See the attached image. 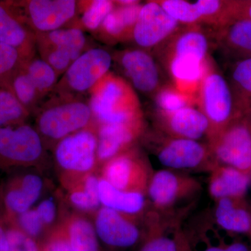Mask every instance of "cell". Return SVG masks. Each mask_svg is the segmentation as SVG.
I'll list each match as a JSON object with an SVG mask.
<instances>
[{"mask_svg": "<svg viewBox=\"0 0 251 251\" xmlns=\"http://www.w3.org/2000/svg\"><path fill=\"white\" fill-rule=\"evenodd\" d=\"M14 226H17L25 233L33 238L41 233L44 225L36 209H30L20 214Z\"/></svg>", "mask_w": 251, "mask_h": 251, "instance_id": "cell-38", "label": "cell"}, {"mask_svg": "<svg viewBox=\"0 0 251 251\" xmlns=\"http://www.w3.org/2000/svg\"><path fill=\"white\" fill-rule=\"evenodd\" d=\"M28 59L19 50L0 43V82H9Z\"/></svg>", "mask_w": 251, "mask_h": 251, "instance_id": "cell-36", "label": "cell"}, {"mask_svg": "<svg viewBox=\"0 0 251 251\" xmlns=\"http://www.w3.org/2000/svg\"><path fill=\"white\" fill-rule=\"evenodd\" d=\"M249 234H250V236H251V229L250 232H249Z\"/></svg>", "mask_w": 251, "mask_h": 251, "instance_id": "cell-46", "label": "cell"}, {"mask_svg": "<svg viewBox=\"0 0 251 251\" xmlns=\"http://www.w3.org/2000/svg\"><path fill=\"white\" fill-rule=\"evenodd\" d=\"M97 160L105 163L135 146L146 132L145 119L121 124L97 125Z\"/></svg>", "mask_w": 251, "mask_h": 251, "instance_id": "cell-16", "label": "cell"}, {"mask_svg": "<svg viewBox=\"0 0 251 251\" xmlns=\"http://www.w3.org/2000/svg\"><path fill=\"white\" fill-rule=\"evenodd\" d=\"M34 128L44 140L55 144L93 124L88 100L51 92L34 112Z\"/></svg>", "mask_w": 251, "mask_h": 251, "instance_id": "cell-2", "label": "cell"}, {"mask_svg": "<svg viewBox=\"0 0 251 251\" xmlns=\"http://www.w3.org/2000/svg\"><path fill=\"white\" fill-rule=\"evenodd\" d=\"M209 195L214 201L226 198L245 197L251 182V175L226 165H217L210 173Z\"/></svg>", "mask_w": 251, "mask_h": 251, "instance_id": "cell-22", "label": "cell"}, {"mask_svg": "<svg viewBox=\"0 0 251 251\" xmlns=\"http://www.w3.org/2000/svg\"><path fill=\"white\" fill-rule=\"evenodd\" d=\"M44 153V143L27 123L0 128V168L31 166Z\"/></svg>", "mask_w": 251, "mask_h": 251, "instance_id": "cell-11", "label": "cell"}, {"mask_svg": "<svg viewBox=\"0 0 251 251\" xmlns=\"http://www.w3.org/2000/svg\"><path fill=\"white\" fill-rule=\"evenodd\" d=\"M99 198L102 206L127 215H140L148 203L143 193L122 191L103 178L99 180Z\"/></svg>", "mask_w": 251, "mask_h": 251, "instance_id": "cell-25", "label": "cell"}, {"mask_svg": "<svg viewBox=\"0 0 251 251\" xmlns=\"http://www.w3.org/2000/svg\"><path fill=\"white\" fill-rule=\"evenodd\" d=\"M216 47L234 62L251 58V21L237 20L214 31Z\"/></svg>", "mask_w": 251, "mask_h": 251, "instance_id": "cell-20", "label": "cell"}, {"mask_svg": "<svg viewBox=\"0 0 251 251\" xmlns=\"http://www.w3.org/2000/svg\"><path fill=\"white\" fill-rule=\"evenodd\" d=\"M87 128L63 138L55 144L54 155L63 170L75 174L89 173L97 160V127Z\"/></svg>", "mask_w": 251, "mask_h": 251, "instance_id": "cell-13", "label": "cell"}, {"mask_svg": "<svg viewBox=\"0 0 251 251\" xmlns=\"http://www.w3.org/2000/svg\"><path fill=\"white\" fill-rule=\"evenodd\" d=\"M116 4L110 0L78 1V12L81 13L80 25L87 30L97 31Z\"/></svg>", "mask_w": 251, "mask_h": 251, "instance_id": "cell-33", "label": "cell"}, {"mask_svg": "<svg viewBox=\"0 0 251 251\" xmlns=\"http://www.w3.org/2000/svg\"><path fill=\"white\" fill-rule=\"evenodd\" d=\"M201 190V182L191 175L173 170H160L153 173L147 195L155 210L171 213L175 206L196 197Z\"/></svg>", "mask_w": 251, "mask_h": 251, "instance_id": "cell-10", "label": "cell"}, {"mask_svg": "<svg viewBox=\"0 0 251 251\" xmlns=\"http://www.w3.org/2000/svg\"><path fill=\"white\" fill-rule=\"evenodd\" d=\"M142 6L141 3L126 6L116 5L97 31L99 35L110 44L132 41Z\"/></svg>", "mask_w": 251, "mask_h": 251, "instance_id": "cell-24", "label": "cell"}, {"mask_svg": "<svg viewBox=\"0 0 251 251\" xmlns=\"http://www.w3.org/2000/svg\"><path fill=\"white\" fill-rule=\"evenodd\" d=\"M30 115L15 95L9 82H0V128L26 123Z\"/></svg>", "mask_w": 251, "mask_h": 251, "instance_id": "cell-27", "label": "cell"}, {"mask_svg": "<svg viewBox=\"0 0 251 251\" xmlns=\"http://www.w3.org/2000/svg\"><path fill=\"white\" fill-rule=\"evenodd\" d=\"M9 84L19 101L30 114L34 113L44 102V97L24 70L23 66L11 77Z\"/></svg>", "mask_w": 251, "mask_h": 251, "instance_id": "cell-31", "label": "cell"}, {"mask_svg": "<svg viewBox=\"0 0 251 251\" xmlns=\"http://www.w3.org/2000/svg\"><path fill=\"white\" fill-rule=\"evenodd\" d=\"M171 226L161 219L151 226L148 232V239L140 251H189L184 236L178 232L175 237L165 235Z\"/></svg>", "mask_w": 251, "mask_h": 251, "instance_id": "cell-28", "label": "cell"}, {"mask_svg": "<svg viewBox=\"0 0 251 251\" xmlns=\"http://www.w3.org/2000/svg\"><path fill=\"white\" fill-rule=\"evenodd\" d=\"M87 43L82 29L75 27L36 34V49L39 57L52 67L59 77L87 50Z\"/></svg>", "mask_w": 251, "mask_h": 251, "instance_id": "cell-7", "label": "cell"}, {"mask_svg": "<svg viewBox=\"0 0 251 251\" xmlns=\"http://www.w3.org/2000/svg\"><path fill=\"white\" fill-rule=\"evenodd\" d=\"M155 127L174 138L199 141L207 138L209 124L201 110L195 106L186 107L171 113L155 112Z\"/></svg>", "mask_w": 251, "mask_h": 251, "instance_id": "cell-18", "label": "cell"}, {"mask_svg": "<svg viewBox=\"0 0 251 251\" xmlns=\"http://www.w3.org/2000/svg\"><path fill=\"white\" fill-rule=\"evenodd\" d=\"M23 67L45 100L57 85L59 77L57 73L44 59L36 56L26 61Z\"/></svg>", "mask_w": 251, "mask_h": 251, "instance_id": "cell-29", "label": "cell"}, {"mask_svg": "<svg viewBox=\"0 0 251 251\" xmlns=\"http://www.w3.org/2000/svg\"><path fill=\"white\" fill-rule=\"evenodd\" d=\"M134 90L153 97L164 85L161 69L152 54L145 50L128 49L112 55Z\"/></svg>", "mask_w": 251, "mask_h": 251, "instance_id": "cell-14", "label": "cell"}, {"mask_svg": "<svg viewBox=\"0 0 251 251\" xmlns=\"http://www.w3.org/2000/svg\"><path fill=\"white\" fill-rule=\"evenodd\" d=\"M196 98L198 109L209 122L207 141L242 117L238 112L228 81L213 67L211 61L200 84Z\"/></svg>", "mask_w": 251, "mask_h": 251, "instance_id": "cell-4", "label": "cell"}, {"mask_svg": "<svg viewBox=\"0 0 251 251\" xmlns=\"http://www.w3.org/2000/svg\"><path fill=\"white\" fill-rule=\"evenodd\" d=\"M161 165L176 171H208L218 164L207 143L174 138L155 128L143 136Z\"/></svg>", "mask_w": 251, "mask_h": 251, "instance_id": "cell-3", "label": "cell"}, {"mask_svg": "<svg viewBox=\"0 0 251 251\" xmlns=\"http://www.w3.org/2000/svg\"><path fill=\"white\" fill-rule=\"evenodd\" d=\"M4 4L34 34L63 28L78 12L74 0H18Z\"/></svg>", "mask_w": 251, "mask_h": 251, "instance_id": "cell-5", "label": "cell"}, {"mask_svg": "<svg viewBox=\"0 0 251 251\" xmlns=\"http://www.w3.org/2000/svg\"><path fill=\"white\" fill-rule=\"evenodd\" d=\"M6 229L4 221L0 216V251H9Z\"/></svg>", "mask_w": 251, "mask_h": 251, "instance_id": "cell-43", "label": "cell"}, {"mask_svg": "<svg viewBox=\"0 0 251 251\" xmlns=\"http://www.w3.org/2000/svg\"><path fill=\"white\" fill-rule=\"evenodd\" d=\"M115 3L117 6H126L139 4L140 1H135V0H120V1H115Z\"/></svg>", "mask_w": 251, "mask_h": 251, "instance_id": "cell-44", "label": "cell"}, {"mask_svg": "<svg viewBox=\"0 0 251 251\" xmlns=\"http://www.w3.org/2000/svg\"><path fill=\"white\" fill-rule=\"evenodd\" d=\"M152 97L155 112L162 113H171L196 104V97L181 92L172 83L164 84Z\"/></svg>", "mask_w": 251, "mask_h": 251, "instance_id": "cell-32", "label": "cell"}, {"mask_svg": "<svg viewBox=\"0 0 251 251\" xmlns=\"http://www.w3.org/2000/svg\"><path fill=\"white\" fill-rule=\"evenodd\" d=\"M103 179L114 187L147 195L154 173L145 153L133 147L103 163Z\"/></svg>", "mask_w": 251, "mask_h": 251, "instance_id": "cell-9", "label": "cell"}, {"mask_svg": "<svg viewBox=\"0 0 251 251\" xmlns=\"http://www.w3.org/2000/svg\"><path fill=\"white\" fill-rule=\"evenodd\" d=\"M206 143L218 163L251 175V126L244 117L234 120Z\"/></svg>", "mask_w": 251, "mask_h": 251, "instance_id": "cell-8", "label": "cell"}, {"mask_svg": "<svg viewBox=\"0 0 251 251\" xmlns=\"http://www.w3.org/2000/svg\"><path fill=\"white\" fill-rule=\"evenodd\" d=\"M136 216L101 206L97 211L94 226L98 238L110 247L128 248L135 245L141 237V231L135 222Z\"/></svg>", "mask_w": 251, "mask_h": 251, "instance_id": "cell-17", "label": "cell"}, {"mask_svg": "<svg viewBox=\"0 0 251 251\" xmlns=\"http://www.w3.org/2000/svg\"><path fill=\"white\" fill-rule=\"evenodd\" d=\"M202 251H251V250L244 243L234 242L229 244L209 246Z\"/></svg>", "mask_w": 251, "mask_h": 251, "instance_id": "cell-41", "label": "cell"}, {"mask_svg": "<svg viewBox=\"0 0 251 251\" xmlns=\"http://www.w3.org/2000/svg\"><path fill=\"white\" fill-rule=\"evenodd\" d=\"M228 82L238 112L242 117L251 106V58L234 62Z\"/></svg>", "mask_w": 251, "mask_h": 251, "instance_id": "cell-26", "label": "cell"}, {"mask_svg": "<svg viewBox=\"0 0 251 251\" xmlns=\"http://www.w3.org/2000/svg\"><path fill=\"white\" fill-rule=\"evenodd\" d=\"M99 180L94 175H88L84 179L82 188L71 193L69 200L74 206L80 210H96L100 205L99 198Z\"/></svg>", "mask_w": 251, "mask_h": 251, "instance_id": "cell-35", "label": "cell"}, {"mask_svg": "<svg viewBox=\"0 0 251 251\" xmlns=\"http://www.w3.org/2000/svg\"><path fill=\"white\" fill-rule=\"evenodd\" d=\"M36 210L44 226L52 224L56 217L55 203L52 199H46L39 203Z\"/></svg>", "mask_w": 251, "mask_h": 251, "instance_id": "cell-40", "label": "cell"}, {"mask_svg": "<svg viewBox=\"0 0 251 251\" xmlns=\"http://www.w3.org/2000/svg\"><path fill=\"white\" fill-rule=\"evenodd\" d=\"M215 202L214 218L218 227L229 233L249 234L251 205L245 197L222 198Z\"/></svg>", "mask_w": 251, "mask_h": 251, "instance_id": "cell-21", "label": "cell"}, {"mask_svg": "<svg viewBox=\"0 0 251 251\" xmlns=\"http://www.w3.org/2000/svg\"></svg>", "mask_w": 251, "mask_h": 251, "instance_id": "cell-47", "label": "cell"}, {"mask_svg": "<svg viewBox=\"0 0 251 251\" xmlns=\"http://www.w3.org/2000/svg\"><path fill=\"white\" fill-rule=\"evenodd\" d=\"M156 1L143 4L133 31L132 41L139 49L155 50L181 27Z\"/></svg>", "mask_w": 251, "mask_h": 251, "instance_id": "cell-15", "label": "cell"}, {"mask_svg": "<svg viewBox=\"0 0 251 251\" xmlns=\"http://www.w3.org/2000/svg\"><path fill=\"white\" fill-rule=\"evenodd\" d=\"M68 239L74 251H98L95 227L83 218H74L68 226Z\"/></svg>", "mask_w": 251, "mask_h": 251, "instance_id": "cell-30", "label": "cell"}, {"mask_svg": "<svg viewBox=\"0 0 251 251\" xmlns=\"http://www.w3.org/2000/svg\"><path fill=\"white\" fill-rule=\"evenodd\" d=\"M211 40L202 25L181 26L166 42L155 50L162 64L169 62L206 64L209 62Z\"/></svg>", "mask_w": 251, "mask_h": 251, "instance_id": "cell-12", "label": "cell"}, {"mask_svg": "<svg viewBox=\"0 0 251 251\" xmlns=\"http://www.w3.org/2000/svg\"><path fill=\"white\" fill-rule=\"evenodd\" d=\"M112 61V54L105 49H87L68 68L52 92L81 98L89 96L96 84L110 72Z\"/></svg>", "mask_w": 251, "mask_h": 251, "instance_id": "cell-6", "label": "cell"}, {"mask_svg": "<svg viewBox=\"0 0 251 251\" xmlns=\"http://www.w3.org/2000/svg\"><path fill=\"white\" fill-rule=\"evenodd\" d=\"M89 104L96 125L143 120L138 94L125 77L109 72L90 91Z\"/></svg>", "mask_w": 251, "mask_h": 251, "instance_id": "cell-1", "label": "cell"}, {"mask_svg": "<svg viewBox=\"0 0 251 251\" xmlns=\"http://www.w3.org/2000/svg\"><path fill=\"white\" fill-rule=\"evenodd\" d=\"M242 117H244V119L247 120L248 123H249L251 126V106L248 109L247 112L244 114Z\"/></svg>", "mask_w": 251, "mask_h": 251, "instance_id": "cell-45", "label": "cell"}, {"mask_svg": "<svg viewBox=\"0 0 251 251\" xmlns=\"http://www.w3.org/2000/svg\"><path fill=\"white\" fill-rule=\"evenodd\" d=\"M227 14L228 23L237 20L251 21V0H228Z\"/></svg>", "mask_w": 251, "mask_h": 251, "instance_id": "cell-39", "label": "cell"}, {"mask_svg": "<svg viewBox=\"0 0 251 251\" xmlns=\"http://www.w3.org/2000/svg\"><path fill=\"white\" fill-rule=\"evenodd\" d=\"M0 43L19 50L27 58L36 56V34L0 1Z\"/></svg>", "mask_w": 251, "mask_h": 251, "instance_id": "cell-23", "label": "cell"}, {"mask_svg": "<svg viewBox=\"0 0 251 251\" xmlns=\"http://www.w3.org/2000/svg\"><path fill=\"white\" fill-rule=\"evenodd\" d=\"M43 180L34 174H27L15 178L8 185L4 192V202L6 219L15 225L20 214L31 209L40 197Z\"/></svg>", "mask_w": 251, "mask_h": 251, "instance_id": "cell-19", "label": "cell"}, {"mask_svg": "<svg viewBox=\"0 0 251 251\" xmlns=\"http://www.w3.org/2000/svg\"><path fill=\"white\" fill-rule=\"evenodd\" d=\"M157 3L181 25H202L197 4L184 0H157Z\"/></svg>", "mask_w": 251, "mask_h": 251, "instance_id": "cell-34", "label": "cell"}, {"mask_svg": "<svg viewBox=\"0 0 251 251\" xmlns=\"http://www.w3.org/2000/svg\"><path fill=\"white\" fill-rule=\"evenodd\" d=\"M9 251H39L35 241L17 226L10 225L6 229Z\"/></svg>", "mask_w": 251, "mask_h": 251, "instance_id": "cell-37", "label": "cell"}, {"mask_svg": "<svg viewBox=\"0 0 251 251\" xmlns=\"http://www.w3.org/2000/svg\"><path fill=\"white\" fill-rule=\"evenodd\" d=\"M46 251H74L69 239L66 238H54L48 244Z\"/></svg>", "mask_w": 251, "mask_h": 251, "instance_id": "cell-42", "label": "cell"}]
</instances>
